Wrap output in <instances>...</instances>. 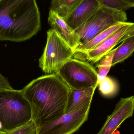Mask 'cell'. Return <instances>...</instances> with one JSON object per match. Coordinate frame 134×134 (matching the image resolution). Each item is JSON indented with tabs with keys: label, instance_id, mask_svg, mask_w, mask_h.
<instances>
[{
	"label": "cell",
	"instance_id": "cell-1",
	"mask_svg": "<svg viewBox=\"0 0 134 134\" xmlns=\"http://www.w3.org/2000/svg\"><path fill=\"white\" fill-rule=\"evenodd\" d=\"M70 90L56 73L34 80L21 90L30 103L36 129L65 114Z\"/></svg>",
	"mask_w": 134,
	"mask_h": 134
},
{
	"label": "cell",
	"instance_id": "cell-2",
	"mask_svg": "<svg viewBox=\"0 0 134 134\" xmlns=\"http://www.w3.org/2000/svg\"><path fill=\"white\" fill-rule=\"evenodd\" d=\"M41 27L36 0L0 2V41H24L37 34Z\"/></svg>",
	"mask_w": 134,
	"mask_h": 134
},
{
	"label": "cell",
	"instance_id": "cell-3",
	"mask_svg": "<svg viewBox=\"0 0 134 134\" xmlns=\"http://www.w3.org/2000/svg\"><path fill=\"white\" fill-rule=\"evenodd\" d=\"M31 119L30 105L21 90L0 89V124L2 131L15 129Z\"/></svg>",
	"mask_w": 134,
	"mask_h": 134
},
{
	"label": "cell",
	"instance_id": "cell-4",
	"mask_svg": "<svg viewBox=\"0 0 134 134\" xmlns=\"http://www.w3.org/2000/svg\"><path fill=\"white\" fill-rule=\"evenodd\" d=\"M47 34V43L39 59V67L46 75H51L72 59L75 52L55 31L49 29Z\"/></svg>",
	"mask_w": 134,
	"mask_h": 134
},
{
	"label": "cell",
	"instance_id": "cell-5",
	"mask_svg": "<svg viewBox=\"0 0 134 134\" xmlns=\"http://www.w3.org/2000/svg\"><path fill=\"white\" fill-rule=\"evenodd\" d=\"M71 90L98 86V74L88 62L72 58L56 72Z\"/></svg>",
	"mask_w": 134,
	"mask_h": 134
},
{
	"label": "cell",
	"instance_id": "cell-6",
	"mask_svg": "<svg viewBox=\"0 0 134 134\" xmlns=\"http://www.w3.org/2000/svg\"><path fill=\"white\" fill-rule=\"evenodd\" d=\"M126 13L104 6L99 9L75 31L80 38V45L84 44L110 27L126 22Z\"/></svg>",
	"mask_w": 134,
	"mask_h": 134
},
{
	"label": "cell",
	"instance_id": "cell-7",
	"mask_svg": "<svg viewBox=\"0 0 134 134\" xmlns=\"http://www.w3.org/2000/svg\"><path fill=\"white\" fill-rule=\"evenodd\" d=\"M92 101L64 115L53 122L36 129V134H72L78 131L88 119Z\"/></svg>",
	"mask_w": 134,
	"mask_h": 134
},
{
	"label": "cell",
	"instance_id": "cell-8",
	"mask_svg": "<svg viewBox=\"0 0 134 134\" xmlns=\"http://www.w3.org/2000/svg\"><path fill=\"white\" fill-rule=\"evenodd\" d=\"M134 112V96L120 98L112 113L97 134H113L124 121L132 117Z\"/></svg>",
	"mask_w": 134,
	"mask_h": 134
},
{
	"label": "cell",
	"instance_id": "cell-9",
	"mask_svg": "<svg viewBox=\"0 0 134 134\" xmlns=\"http://www.w3.org/2000/svg\"><path fill=\"white\" fill-rule=\"evenodd\" d=\"M133 23L127 22L126 25L96 47L81 54L74 55L73 58L83 61L87 60L93 64L98 62L102 57L112 51L113 48L119 44V41Z\"/></svg>",
	"mask_w": 134,
	"mask_h": 134
},
{
	"label": "cell",
	"instance_id": "cell-10",
	"mask_svg": "<svg viewBox=\"0 0 134 134\" xmlns=\"http://www.w3.org/2000/svg\"><path fill=\"white\" fill-rule=\"evenodd\" d=\"M101 6L97 0H83L64 20L72 30H76L87 21Z\"/></svg>",
	"mask_w": 134,
	"mask_h": 134
},
{
	"label": "cell",
	"instance_id": "cell-11",
	"mask_svg": "<svg viewBox=\"0 0 134 134\" xmlns=\"http://www.w3.org/2000/svg\"><path fill=\"white\" fill-rule=\"evenodd\" d=\"M48 23L51 29L54 30L72 49L74 52L80 45V38L65 20L55 13L49 10Z\"/></svg>",
	"mask_w": 134,
	"mask_h": 134
},
{
	"label": "cell",
	"instance_id": "cell-12",
	"mask_svg": "<svg viewBox=\"0 0 134 134\" xmlns=\"http://www.w3.org/2000/svg\"><path fill=\"white\" fill-rule=\"evenodd\" d=\"M97 87H92L81 90H71L67 101L65 114L73 111L89 102L92 101Z\"/></svg>",
	"mask_w": 134,
	"mask_h": 134
},
{
	"label": "cell",
	"instance_id": "cell-13",
	"mask_svg": "<svg viewBox=\"0 0 134 134\" xmlns=\"http://www.w3.org/2000/svg\"><path fill=\"white\" fill-rule=\"evenodd\" d=\"M127 23V22L118 23L102 31L87 43L79 46L75 51L74 55L81 54L96 47L122 27L126 25Z\"/></svg>",
	"mask_w": 134,
	"mask_h": 134
},
{
	"label": "cell",
	"instance_id": "cell-14",
	"mask_svg": "<svg viewBox=\"0 0 134 134\" xmlns=\"http://www.w3.org/2000/svg\"><path fill=\"white\" fill-rule=\"evenodd\" d=\"M83 0H52L50 10L65 19Z\"/></svg>",
	"mask_w": 134,
	"mask_h": 134
},
{
	"label": "cell",
	"instance_id": "cell-15",
	"mask_svg": "<svg viewBox=\"0 0 134 134\" xmlns=\"http://www.w3.org/2000/svg\"><path fill=\"white\" fill-rule=\"evenodd\" d=\"M122 42L121 44L116 48L113 59L112 66L124 62L134 52V35Z\"/></svg>",
	"mask_w": 134,
	"mask_h": 134
},
{
	"label": "cell",
	"instance_id": "cell-16",
	"mask_svg": "<svg viewBox=\"0 0 134 134\" xmlns=\"http://www.w3.org/2000/svg\"><path fill=\"white\" fill-rule=\"evenodd\" d=\"M116 48L113 49L108 54L104 56L100 60L97 72L98 74L97 84L99 82L107 76L110 68L112 67L113 55Z\"/></svg>",
	"mask_w": 134,
	"mask_h": 134
},
{
	"label": "cell",
	"instance_id": "cell-17",
	"mask_svg": "<svg viewBox=\"0 0 134 134\" xmlns=\"http://www.w3.org/2000/svg\"><path fill=\"white\" fill-rule=\"evenodd\" d=\"M99 90L102 95L111 97L115 94L118 90V85L115 80L106 76L98 84Z\"/></svg>",
	"mask_w": 134,
	"mask_h": 134
},
{
	"label": "cell",
	"instance_id": "cell-18",
	"mask_svg": "<svg viewBox=\"0 0 134 134\" xmlns=\"http://www.w3.org/2000/svg\"><path fill=\"white\" fill-rule=\"evenodd\" d=\"M102 6L118 11L125 12L133 7L122 0H97Z\"/></svg>",
	"mask_w": 134,
	"mask_h": 134
},
{
	"label": "cell",
	"instance_id": "cell-19",
	"mask_svg": "<svg viewBox=\"0 0 134 134\" xmlns=\"http://www.w3.org/2000/svg\"><path fill=\"white\" fill-rule=\"evenodd\" d=\"M4 134H36V128L34 121L31 119L21 126L4 132Z\"/></svg>",
	"mask_w": 134,
	"mask_h": 134
},
{
	"label": "cell",
	"instance_id": "cell-20",
	"mask_svg": "<svg viewBox=\"0 0 134 134\" xmlns=\"http://www.w3.org/2000/svg\"><path fill=\"white\" fill-rule=\"evenodd\" d=\"M0 89H13L10 82L6 77L0 73Z\"/></svg>",
	"mask_w": 134,
	"mask_h": 134
},
{
	"label": "cell",
	"instance_id": "cell-21",
	"mask_svg": "<svg viewBox=\"0 0 134 134\" xmlns=\"http://www.w3.org/2000/svg\"><path fill=\"white\" fill-rule=\"evenodd\" d=\"M134 23H133L131 26L130 27L128 28L127 30V31L125 33L123 37L120 39V41H119V43L120 42H122L123 41H124L125 39L130 37H131V36H134Z\"/></svg>",
	"mask_w": 134,
	"mask_h": 134
},
{
	"label": "cell",
	"instance_id": "cell-22",
	"mask_svg": "<svg viewBox=\"0 0 134 134\" xmlns=\"http://www.w3.org/2000/svg\"><path fill=\"white\" fill-rule=\"evenodd\" d=\"M122 1L131 5L133 7H134V0H122Z\"/></svg>",
	"mask_w": 134,
	"mask_h": 134
},
{
	"label": "cell",
	"instance_id": "cell-23",
	"mask_svg": "<svg viewBox=\"0 0 134 134\" xmlns=\"http://www.w3.org/2000/svg\"><path fill=\"white\" fill-rule=\"evenodd\" d=\"M0 134H4V131H2L0 128Z\"/></svg>",
	"mask_w": 134,
	"mask_h": 134
},
{
	"label": "cell",
	"instance_id": "cell-24",
	"mask_svg": "<svg viewBox=\"0 0 134 134\" xmlns=\"http://www.w3.org/2000/svg\"><path fill=\"white\" fill-rule=\"evenodd\" d=\"M1 1H2V0H0V2H1Z\"/></svg>",
	"mask_w": 134,
	"mask_h": 134
}]
</instances>
